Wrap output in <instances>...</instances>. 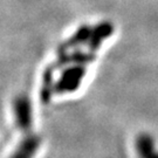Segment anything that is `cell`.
I'll return each mask as SVG.
<instances>
[{
    "mask_svg": "<svg viewBox=\"0 0 158 158\" xmlns=\"http://www.w3.org/2000/svg\"><path fill=\"white\" fill-rule=\"evenodd\" d=\"M95 53L88 51H74L73 53H68V52H59V56H57L56 61L52 64V67L54 69L57 68H62L66 66H70V64H88V63L93 62L95 60Z\"/></svg>",
    "mask_w": 158,
    "mask_h": 158,
    "instance_id": "3",
    "label": "cell"
},
{
    "mask_svg": "<svg viewBox=\"0 0 158 158\" xmlns=\"http://www.w3.org/2000/svg\"><path fill=\"white\" fill-rule=\"evenodd\" d=\"M13 111L18 129L23 134L32 132L33 130V108L27 95H18L13 101Z\"/></svg>",
    "mask_w": 158,
    "mask_h": 158,
    "instance_id": "2",
    "label": "cell"
},
{
    "mask_svg": "<svg viewBox=\"0 0 158 158\" xmlns=\"http://www.w3.org/2000/svg\"><path fill=\"white\" fill-rule=\"evenodd\" d=\"M41 145V137L36 132L23 134V138L10 158H34Z\"/></svg>",
    "mask_w": 158,
    "mask_h": 158,
    "instance_id": "4",
    "label": "cell"
},
{
    "mask_svg": "<svg viewBox=\"0 0 158 158\" xmlns=\"http://www.w3.org/2000/svg\"><path fill=\"white\" fill-rule=\"evenodd\" d=\"M136 150L141 158H158L155 141L150 135L141 134L136 139Z\"/></svg>",
    "mask_w": 158,
    "mask_h": 158,
    "instance_id": "7",
    "label": "cell"
},
{
    "mask_svg": "<svg viewBox=\"0 0 158 158\" xmlns=\"http://www.w3.org/2000/svg\"><path fill=\"white\" fill-rule=\"evenodd\" d=\"M54 72L55 69L49 66L45 70L44 76H42V85H41V90H40V96L41 101L44 103H48L51 101L52 95L54 94Z\"/></svg>",
    "mask_w": 158,
    "mask_h": 158,
    "instance_id": "8",
    "label": "cell"
},
{
    "mask_svg": "<svg viewBox=\"0 0 158 158\" xmlns=\"http://www.w3.org/2000/svg\"><path fill=\"white\" fill-rule=\"evenodd\" d=\"M114 33V26L109 21H103L100 23L98 25H96L94 28L91 29V34L89 41H88V51L95 53L96 51H98V48L101 47L102 42L106 39H108L109 36H111V34Z\"/></svg>",
    "mask_w": 158,
    "mask_h": 158,
    "instance_id": "5",
    "label": "cell"
},
{
    "mask_svg": "<svg viewBox=\"0 0 158 158\" xmlns=\"http://www.w3.org/2000/svg\"><path fill=\"white\" fill-rule=\"evenodd\" d=\"M91 29L93 28L88 25L81 26L69 39L66 40L62 45L60 46L59 52H68L69 49H73V48H76L81 45L88 44L91 34Z\"/></svg>",
    "mask_w": 158,
    "mask_h": 158,
    "instance_id": "6",
    "label": "cell"
},
{
    "mask_svg": "<svg viewBox=\"0 0 158 158\" xmlns=\"http://www.w3.org/2000/svg\"><path fill=\"white\" fill-rule=\"evenodd\" d=\"M87 73L85 64H70L63 69L60 77L55 82L54 93L55 94H68L77 90L82 83V80Z\"/></svg>",
    "mask_w": 158,
    "mask_h": 158,
    "instance_id": "1",
    "label": "cell"
}]
</instances>
